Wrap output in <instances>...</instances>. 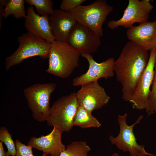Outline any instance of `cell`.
<instances>
[{"mask_svg":"<svg viewBox=\"0 0 156 156\" xmlns=\"http://www.w3.org/2000/svg\"><path fill=\"white\" fill-rule=\"evenodd\" d=\"M148 51L129 41L115 61L114 70L122 86V99L129 101L139 79L147 65Z\"/></svg>","mask_w":156,"mask_h":156,"instance_id":"cell-1","label":"cell"},{"mask_svg":"<svg viewBox=\"0 0 156 156\" xmlns=\"http://www.w3.org/2000/svg\"><path fill=\"white\" fill-rule=\"evenodd\" d=\"M80 55L67 43L55 40L51 43L48 67L45 71L60 78H67L79 66Z\"/></svg>","mask_w":156,"mask_h":156,"instance_id":"cell-2","label":"cell"},{"mask_svg":"<svg viewBox=\"0 0 156 156\" xmlns=\"http://www.w3.org/2000/svg\"><path fill=\"white\" fill-rule=\"evenodd\" d=\"M17 41L19 44L17 49L5 59V68L6 70L31 57L39 56L43 59L48 58L51 43L27 32L18 36Z\"/></svg>","mask_w":156,"mask_h":156,"instance_id":"cell-3","label":"cell"},{"mask_svg":"<svg viewBox=\"0 0 156 156\" xmlns=\"http://www.w3.org/2000/svg\"><path fill=\"white\" fill-rule=\"evenodd\" d=\"M113 7L104 0H97L88 5H80L69 12L77 23L88 28L101 37L102 25Z\"/></svg>","mask_w":156,"mask_h":156,"instance_id":"cell-4","label":"cell"},{"mask_svg":"<svg viewBox=\"0 0 156 156\" xmlns=\"http://www.w3.org/2000/svg\"><path fill=\"white\" fill-rule=\"evenodd\" d=\"M56 87V84L53 83H36L24 90L28 106L35 120L39 122L46 121L51 107V95Z\"/></svg>","mask_w":156,"mask_h":156,"instance_id":"cell-5","label":"cell"},{"mask_svg":"<svg viewBox=\"0 0 156 156\" xmlns=\"http://www.w3.org/2000/svg\"><path fill=\"white\" fill-rule=\"evenodd\" d=\"M78 106L75 92L59 98L50 107L46 121L47 125L69 132L74 126L73 119Z\"/></svg>","mask_w":156,"mask_h":156,"instance_id":"cell-6","label":"cell"},{"mask_svg":"<svg viewBox=\"0 0 156 156\" xmlns=\"http://www.w3.org/2000/svg\"><path fill=\"white\" fill-rule=\"evenodd\" d=\"M127 116L126 113L122 115H118V122L120 131L117 137H114L112 135L109 136V140L111 144L115 145L118 148L124 152H129L131 156H155L146 152L144 145L137 143L133 132L134 126L140 123L143 116H140L136 121L131 125L127 123Z\"/></svg>","mask_w":156,"mask_h":156,"instance_id":"cell-7","label":"cell"},{"mask_svg":"<svg viewBox=\"0 0 156 156\" xmlns=\"http://www.w3.org/2000/svg\"><path fill=\"white\" fill-rule=\"evenodd\" d=\"M156 61V48L150 51L147 66L138 81L129 101L133 109L146 110L148 108L150 88L153 79Z\"/></svg>","mask_w":156,"mask_h":156,"instance_id":"cell-8","label":"cell"},{"mask_svg":"<svg viewBox=\"0 0 156 156\" xmlns=\"http://www.w3.org/2000/svg\"><path fill=\"white\" fill-rule=\"evenodd\" d=\"M153 8L149 0H129L122 18L117 21H109L107 26L112 30L119 26L128 29L135 23L140 24L146 22Z\"/></svg>","mask_w":156,"mask_h":156,"instance_id":"cell-9","label":"cell"},{"mask_svg":"<svg viewBox=\"0 0 156 156\" xmlns=\"http://www.w3.org/2000/svg\"><path fill=\"white\" fill-rule=\"evenodd\" d=\"M101 37L77 22L71 31L67 43L81 54H93L101 45Z\"/></svg>","mask_w":156,"mask_h":156,"instance_id":"cell-10","label":"cell"},{"mask_svg":"<svg viewBox=\"0 0 156 156\" xmlns=\"http://www.w3.org/2000/svg\"><path fill=\"white\" fill-rule=\"evenodd\" d=\"M76 95L79 105L91 112L101 108L109 102L110 98L98 81L83 84Z\"/></svg>","mask_w":156,"mask_h":156,"instance_id":"cell-11","label":"cell"},{"mask_svg":"<svg viewBox=\"0 0 156 156\" xmlns=\"http://www.w3.org/2000/svg\"><path fill=\"white\" fill-rule=\"evenodd\" d=\"M81 56L88 61L89 68L86 73L73 79L74 86H77L90 82L98 81L101 78L107 79L114 76L115 62L114 58L109 57L105 61L98 63L94 60L91 54H82Z\"/></svg>","mask_w":156,"mask_h":156,"instance_id":"cell-12","label":"cell"},{"mask_svg":"<svg viewBox=\"0 0 156 156\" xmlns=\"http://www.w3.org/2000/svg\"><path fill=\"white\" fill-rule=\"evenodd\" d=\"M24 24L27 32L33 36L51 43L55 40L49 22V16L39 15L33 6L27 8Z\"/></svg>","mask_w":156,"mask_h":156,"instance_id":"cell-13","label":"cell"},{"mask_svg":"<svg viewBox=\"0 0 156 156\" xmlns=\"http://www.w3.org/2000/svg\"><path fill=\"white\" fill-rule=\"evenodd\" d=\"M128 38L146 50L156 48V20L133 25L126 31Z\"/></svg>","mask_w":156,"mask_h":156,"instance_id":"cell-14","label":"cell"},{"mask_svg":"<svg viewBox=\"0 0 156 156\" xmlns=\"http://www.w3.org/2000/svg\"><path fill=\"white\" fill-rule=\"evenodd\" d=\"M53 127L51 131L46 135L38 138L31 137L27 145L51 156H59L66 148L61 141L63 131L57 127Z\"/></svg>","mask_w":156,"mask_h":156,"instance_id":"cell-15","label":"cell"},{"mask_svg":"<svg viewBox=\"0 0 156 156\" xmlns=\"http://www.w3.org/2000/svg\"><path fill=\"white\" fill-rule=\"evenodd\" d=\"M49 22L55 40L66 42L72 28L77 22L69 12L53 10L49 16Z\"/></svg>","mask_w":156,"mask_h":156,"instance_id":"cell-16","label":"cell"},{"mask_svg":"<svg viewBox=\"0 0 156 156\" xmlns=\"http://www.w3.org/2000/svg\"><path fill=\"white\" fill-rule=\"evenodd\" d=\"M74 126L83 129L99 128L101 124L92 114V113L79 105L73 119Z\"/></svg>","mask_w":156,"mask_h":156,"instance_id":"cell-17","label":"cell"},{"mask_svg":"<svg viewBox=\"0 0 156 156\" xmlns=\"http://www.w3.org/2000/svg\"><path fill=\"white\" fill-rule=\"evenodd\" d=\"M90 147L85 142L81 141L72 142L59 156H88Z\"/></svg>","mask_w":156,"mask_h":156,"instance_id":"cell-18","label":"cell"},{"mask_svg":"<svg viewBox=\"0 0 156 156\" xmlns=\"http://www.w3.org/2000/svg\"><path fill=\"white\" fill-rule=\"evenodd\" d=\"M24 0H9L4 9V18L13 15L17 19L26 16Z\"/></svg>","mask_w":156,"mask_h":156,"instance_id":"cell-19","label":"cell"},{"mask_svg":"<svg viewBox=\"0 0 156 156\" xmlns=\"http://www.w3.org/2000/svg\"><path fill=\"white\" fill-rule=\"evenodd\" d=\"M25 1L30 6H34L37 14L40 16H49L54 10L53 3L51 0H25Z\"/></svg>","mask_w":156,"mask_h":156,"instance_id":"cell-20","label":"cell"},{"mask_svg":"<svg viewBox=\"0 0 156 156\" xmlns=\"http://www.w3.org/2000/svg\"><path fill=\"white\" fill-rule=\"evenodd\" d=\"M0 140L7 148L8 151L6 152L7 156H15L16 153L15 142L13 141L11 135L5 127H0Z\"/></svg>","mask_w":156,"mask_h":156,"instance_id":"cell-21","label":"cell"},{"mask_svg":"<svg viewBox=\"0 0 156 156\" xmlns=\"http://www.w3.org/2000/svg\"><path fill=\"white\" fill-rule=\"evenodd\" d=\"M148 108L146 110L148 116L156 113V61L155 64L153 79L148 98Z\"/></svg>","mask_w":156,"mask_h":156,"instance_id":"cell-22","label":"cell"},{"mask_svg":"<svg viewBox=\"0 0 156 156\" xmlns=\"http://www.w3.org/2000/svg\"><path fill=\"white\" fill-rule=\"evenodd\" d=\"M16 153L15 156H34L32 151L33 148L29 145H26L18 140L15 141ZM48 155L43 153L41 156H47Z\"/></svg>","mask_w":156,"mask_h":156,"instance_id":"cell-23","label":"cell"},{"mask_svg":"<svg viewBox=\"0 0 156 156\" xmlns=\"http://www.w3.org/2000/svg\"><path fill=\"white\" fill-rule=\"evenodd\" d=\"M86 1V0H62L60 7L61 10L69 12L81 5Z\"/></svg>","mask_w":156,"mask_h":156,"instance_id":"cell-24","label":"cell"},{"mask_svg":"<svg viewBox=\"0 0 156 156\" xmlns=\"http://www.w3.org/2000/svg\"><path fill=\"white\" fill-rule=\"evenodd\" d=\"M3 6L0 5V29H1L2 25V20L4 17V9Z\"/></svg>","mask_w":156,"mask_h":156,"instance_id":"cell-25","label":"cell"},{"mask_svg":"<svg viewBox=\"0 0 156 156\" xmlns=\"http://www.w3.org/2000/svg\"><path fill=\"white\" fill-rule=\"evenodd\" d=\"M0 156H7L3 146V142H0Z\"/></svg>","mask_w":156,"mask_h":156,"instance_id":"cell-26","label":"cell"},{"mask_svg":"<svg viewBox=\"0 0 156 156\" xmlns=\"http://www.w3.org/2000/svg\"><path fill=\"white\" fill-rule=\"evenodd\" d=\"M9 1V0H0V5H1L3 7H5L8 3Z\"/></svg>","mask_w":156,"mask_h":156,"instance_id":"cell-27","label":"cell"},{"mask_svg":"<svg viewBox=\"0 0 156 156\" xmlns=\"http://www.w3.org/2000/svg\"><path fill=\"white\" fill-rule=\"evenodd\" d=\"M111 156H120L117 153H115L113 154H112V155H111Z\"/></svg>","mask_w":156,"mask_h":156,"instance_id":"cell-28","label":"cell"}]
</instances>
